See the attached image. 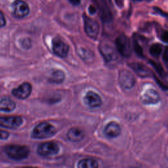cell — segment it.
Returning a JSON list of instances; mask_svg holds the SVG:
<instances>
[{
    "instance_id": "8",
    "label": "cell",
    "mask_w": 168,
    "mask_h": 168,
    "mask_svg": "<svg viewBox=\"0 0 168 168\" xmlns=\"http://www.w3.org/2000/svg\"><path fill=\"white\" fill-rule=\"evenodd\" d=\"M119 80L121 87L126 89H131L135 83V79L133 75L131 72L125 69L121 70L120 71Z\"/></svg>"
},
{
    "instance_id": "30",
    "label": "cell",
    "mask_w": 168,
    "mask_h": 168,
    "mask_svg": "<svg viewBox=\"0 0 168 168\" xmlns=\"http://www.w3.org/2000/svg\"><path fill=\"white\" fill-rule=\"evenodd\" d=\"M115 1H116V3L119 7H121V5H123V0H115Z\"/></svg>"
},
{
    "instance_id": "26",
    "label": "cell",
    "mask_w": 168,
    "mask_h": 168,
    "mask_svg": "<svg viewBox=\"0 0 168 168\" xmlns=\"http://www.w3.org/2000/svg\"><path fill=\"white\" fill-rule=\"evenodd\" d=\"M6 24V20L5 17L3 14V13L1 11H0V28L3 27L5 26Z\"/></svg>"
},
{
    "instance_id": "22",
    "label": "cell",
    "mask_w": 168,
    "mask_h": 168,
    "mask_svg": "<svg viewBox=\"0 0 168 168\" xmlns=\"http://www.w3.org/2000/svg\"><path fill=\"white\" fill-rule=\"evenodd\" d=\"M150 63L152 66H154V68H155V70H156L157 72H158L161 76L163 77L164 76H165V73L164 72V70H163V68H162V66H161L160 65L156 63V62H154L153 61H150Z\"/></svg>"
},
{
    "instance_id": "11",
    "label": "cell",
    "mask_w": 168,
    "mask_h": 168,
    "mask_svg": "<svg viewBox=\"0 0 168 168\" xmlns=\"http://www.w3.org/2000/svg\"><path fill=\"white\" fill-rule=\"evenodd\" d=\"M84 103L87 106L94 108H97L102 105V100L98 94L93 91H88L84 97Z\"/></svg>"
},
{
    "instance_id": "31",
    "label": "cell",
    "mask_w": 168,
    "mask_h": 168,
    "mask_svg": "<svg viewBox=\"0 0 168 168\" xmlns=\"http://www.w3.org/2000/svg\"><path fill=\"white\" fill-rule=\"evenodd\" d=\"M164 55H165V56H164V60L165 61V63H167V48H165Z\"/></svg>"
},
{
    "instance_id": "20",
    "label": "cell",
    "mask_w": 168,
    "mask_h": 168,
    "mask_svg": "<svg viewBox=\"0 0 168 168\" xmlns=\"http://www.w3.org/2000/svg\"><path fill=\"white\" fill-rule=\"evenodd\" d=\"M99 165L97 161L93 159H83L78 162V167L79 168H96Z\"/></svg>"
},
{
    "instance_id": "27",
    "label": "cell",
    "mask_w": 168,
    "mask_h": 168,
    "mask_svg": "<svg viewBox=\"0 0 168 168\" xmlns=\"http://www.w3.org/2000/svg\"><path fill=\"white\" fill-rule=\"evenodd\" d=\"M88 10H89V12L90 14L94 15L96 11H97V8L93 5H90L89 7V9H88Z\"/></svg>"
},
{
    "instance_id": "14",
    "label": "cell",
    "mask_w": 168,
    "mask_h": 168,
    "mask_svg": "<svg viewBox=\"0 0 168 168\" xmlns=\"http://www.w3.org/2000/svg\"><path fill=\"white\" fill-rule=\"evenodd\" d=\"M84 137V133L78 127L71 128L67 133V138L71 142L78 143Z\"/></svg>"
},
{
    "instance_id": "19",
    "label": "cell",
    "mask_w": 168,
    "mask_h": 168,
    "mask_svg": "<svg viewBox=\"0 0 168 168\" xmlns=\"http://www.w3.org/2000/svg\"><path fill=\"white\" fill-rule=\"evenodd\" d=\"M65 78V74L62 70H57L53 72L49 78V81L54 83H61Z\"/></svg>"
},
{
    "instance_id": "4",
    "label": "cell",
    "mask_w": 168,
    "mask_h": 168,
    "mask_svg": "<svg viewBox=\"0 0 168 168\" xmlns=\"http://www.w3.org/2000/svg\"><path fill=\"white\" fill-rule=\"evenodd\" d=\"M117 50L124 57H129L132 53L131 44L129 39L125 35L121 34L117 37L116 40Z\"/></svg>"
},
{
    "instance_id": "3",
    "label": "cell",
    "mask_w": 168,
    "mask_h": 168,
    "mask_svg": "<svg viewBox=\"0 0 168 168\" xmlns=\"http://www.w3.org/2000/svg\"><path fill=\"white\" fill-rule=\"evenodd\" d=\"M84 29L90 38L96 39L99 34V24L94 19L90 18L85 14L83 15Z\"/></svg>"
},
{
    "instance_id": "18",
    "label": "cell",
    "mask_w": 168,
    "mask_h": 168,
    "mask_svg": "<svg viewBox=\"0 0 168 168\" xmlns=\"http://www.w3.org/2000/svg\"><path fill=\"white\" fill-rule=\"evenodd\" d=\"M97 5L99 7V10L101 11V18L105 22H109L112 18L111 13L110 12L106 3L105 4L104 2H102L101 0L99 1H97Z\"/></svg>"
},
{
    "instance_id": "21",
    "label": "cell",
    "mask_w": 168,
    "mask_h": 168,
    "mask_svg": "<svg viewBox=\"0 0 168 168\" xmlns=\"http://www.w3.org/2000/svg\"><path fill=\"white\" fill-rule=\"evenodd\" d=\"M163 47L161 44L154 43L150 48V53L154 57H158L162 53Z\"/></svg>"
},
{
    "instance_id": "25",
    "label": "cell",
    "mask_w": 168,
    "mask_h": 168,
    "mask_svg": "<svg viewBox=\"0 0 168 168\" xmlns=\"http://www.w3.org/2000/svg\"><path fill=\"white\" fill-rule=\"evenodd\" d=\"M10 133L6 131L0 129V140H7L9 137Z\"/></svg>"
},
{
    "instance_id": "24",
    "label": "cell",
    "mask_w": 168,
    "mask_h": 168,
    "mask_svg": "<svg viewBox=\"0 0 168 168\" xmlns=\"http://www.w3.org/2000/svg\"><path fill=\"white\" fill-rule=\"evenodd\" d=\"M21 44L22 45V47L24 49H29L31 47V41L30 39L28 38H25V39H23V40L21 41Z\"/></svg>"
},
{
    "instance_id": "29",
    "label": "cell",
    "mask_w": 168,
    "mask_h": 168,
    "mask_svg": "<svg viewBox=\"0 0 168 168\" xmlns=\"http://www.w3.org/2000/svg\"><path fill=\"white\" fill-rule=\"evenodd\" d=\"M154 10L156 11L158 13H160V14H161L162 15H163V16H165V17H166L167 16V15H166V13H163L162 11H161L160 9L159 8H158V7H154Z\"/></svg>"
},
{
    "instance_id": "28",
    "label": "cell",
    "mask_w": 168,
    "mask_h": 168,
    "mask_svg": "<svg viewBox=\"0 0 168 168\" xmlns=\"http://www.w3.org/2000/svg\"><path fill=\"white\" fill-rule=\"evenodd\" d=\"M70 3H72L74 5H78L80 4L81 0H68Z\"/></svg>"
},
{
    "instance_id": "12",
    "label": "cell",
    "mask_w": 168,
    "mask_h": 168,
    "mask_svg": "<svg viewBox=\"0 0 168 168\" xmlns=\"http://www.w3.org/2000/svg\"><path fill=\"white\" fill-rule=\"evenodd\" d=\"M104 133L108 138L112 139L117 137L121 133L120 125L115 121H111L106 125L104 130Z\"/></svg>"
},
{
    "instance_id": "13",
    "label": "cell",
    "mask_w": 168,
    "mask_h": 168,
    "mask_svg": "<svg viewBox=\"0 0 168 168\" xmlns=\"http://www.w3.org/2000/svg\"><path fill=\"white\" fill-rule=\"evenodd\" d=\"M160 101V95L154 89H149L146 91L142 97V101L146 105L156 104Z\"/></svg>"
},
{
    "instance_id": "9",
    "label": "cell",
    "mask_w": 168,
    "mask_h": 168,
    "mask_svg": "<svg viewBox=\"0 0 168 168\" xmlns=\"http://www.w3.org/2000/svg\"><path fill=\"white\" fill-rule=\"evenodd\" d=\"M52 49L54 53L57 56L60 57L61 58H65L68 55L69 47L61 39L56 37L53 40Z\"/></svg>"
},
{
    "instance_id": "6",
    "label": "cell",
    "mask_w": 168,
    "mask_h": 168,
    "mask_svg": "<svg viewBox=\"0 0 168 168\" xmlns=\"http://www.w3.org/2000/svg\"><path fill=\"white\" fill-rule=\"evenodd\" d=\"M13 7V15L17 19H23L30 13L29 6L23 0H15Z\"/></svg>"
},
{
    "instance_id": "10",
    "label": "cell",
    "mask_w": 168,
    "mask_h": 168,
    "mask_svg": "<svg viewBox=\"0 0 168 168\" xmlns=\"http://www.w3.org/2000/svg\"><path fill=\"white\" fill-rule=\"evenodd\" d=\"M32 85L30 83L25 82L19 85L18 87L15 88L12 90V95L19 99H27L32 93Z\"/></svg>"
},
{
    "instance_id": "17",
    "label": "cell",
    "mask_w": 168,
    "mask_h": 168,
    "mask_svg": "<svg viewBox=\"0 0 168 168\" xmlns=\"http://www.w3.org/2000/svg\"><path fill=\"white\" fill-rule=\"evenodd\" d=\"M16 108V103L9 98H3L0 100V111L11 112Z\"/></svg>"
},
{
    "instance_id": "5",
    "label": "cell",
    "mask_w": 168,
    "mask_h": 168,
    "mask_svg": "<svg viewBox=\"0 0 168 168\" xmlns=\"http://www.w3.org/2000/svg\"><path fill=\"white\" fill-rule=\"evenodd\" d=\"M59 150V146L57 143L49 141L39 145L37 148V153L41 156H50L58 154Z\"/></svg>"
},
{
    "instance_id": "16",
    "label": "cell",
    "mask_w": 168,
    "mask_h": 168,
    "mask_svg": "<svg viewBox=\"0 0 168 168\" xmlns=\"http://www.w3.org/2000/svg\"><path fill=\"white\" fill-rule=\"evenodd\" d=\"M133 70L141 77H149L151 74V72L145 65L143 64L134 63L130 65Z\"/></svg>"
},
{
    "instance_id": "7",
    "label": "cell",
    "mask_w": 168,
    "mask_h": 168,
    "mask_svg": "<svg viewBox=\"0 0 168 168\" xmlns=\"http://www.w3.org/2000/svg\"><path fill=\"white\" fill-rule=\"evenodd\" d=\"M23 123L21 116H5L0 117V126L7 129H16Z\"/></svg>"
},
{
    "instance_id": "2",
    "label": "cell",
    "mask_w": 168,
    "mask_h": 168,
    "mask_svg": "<svg viewBox=\"0 0 168 168\" xmlns=\"http://www.w3.org/2000/svg\"><path fill=\"white\" fill-rule=\"evenodd\" d=\"M56 133V129L53 125L44 121L39 123L34 128L31 136L33 139H43L49 138L53 136Z\"/></svg>"
},
{
    "instance_id": "23",
    "label": "cell",
    "mask_w": 168,
    "mask_h": 168,
    "mask_svg": "<svg viewBox=\"0 0 168 168\" xmlns=\"http://www.w3.org/2000/svg\"><path fill=\"white\" fill-rule=\"evenodd\" d=\"M133 47H134V49H135V51L136 53H137V55H139V56L143 57V48L140 45V44L139 43V41L136 38L134 39Z\"/></svg>"
},
{
    "instance_id": "15",
    "label": "cell",
    "mask_w": 168,
    "mask_h": 168,
    "mask_svg": "<svg viewBox=\"0 0 168 168\" xmlns=\"http://www.w3.org/2000/svg\"><path fill=\"white\" fill-rule=\"evenodd\" d=\"M100 50L107 61H111L116 58L114 49L110 45H101Z\"/></svg>"
},
{
    "instance_id": "32",
    "label": "cell",
    "mask_w": 168,
    "mask_h": 168,
    "mask_svg": "<svg viewBox=\"0 0 168 168\" xmlns=\"http://www.w3.org/2000/svg\"><path fill=\"white\" fill-rule=\"evenodd\" d=\"M145 1H152V0H145Z\"/></svg>"
},
{
    "instance_id": "1",
    "label": "cell",
    "mask_w": 168,
    "mask_h": 168,
    "mask_svg": "<svg viewBox=\"0 0 168 168\" xmlns=\"http://www.w3.org/2000/svg\"><path fill=\"white\" fill-rule=\"evenodd\" d=\"M5 152L9 158L14 160H23L28 158L30 150L26 146L9 145L5 148Z\"/></svg>"
}]
</instances>
